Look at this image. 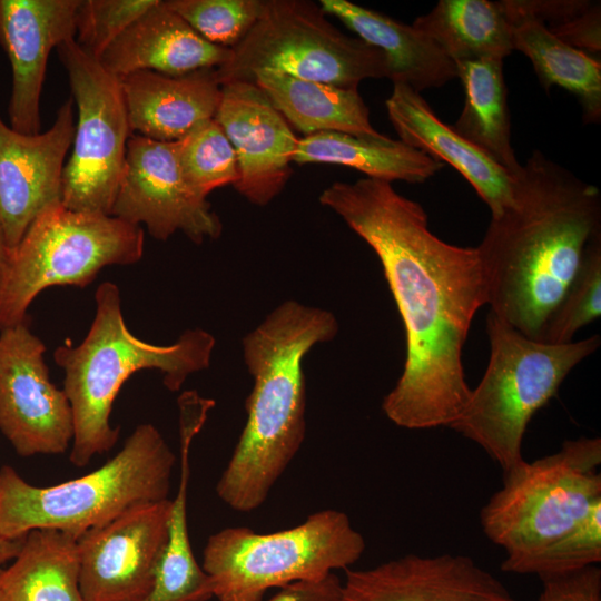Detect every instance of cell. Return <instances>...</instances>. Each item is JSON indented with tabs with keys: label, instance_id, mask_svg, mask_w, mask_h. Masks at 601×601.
I'll return each mask as SVG.
<instances>
[{
	"label": "cell",
	"instance_id": "obj_28",
	"mask_svg": "<svg viewBox=\"0 0 601 601\" xmlns=\"http://www.w3.org/2000/svg\"><path fill=\"white\" fill-rule=\"evenodd\" d=\"M455 66L464 89V105L452 127L513 176L521 164L511 144L502 60H471Z\"/></svg>",
	"mask_w": 601,
	"mask_h": 601
},
{
	"label": "cell",
	"instance_id": "obj_19",
	"mask_svg": "<svg viewBox=\"0 0 601 601\" xmlns=\"http://www.w3.org/2000/svg\"><path fill=\"white\" fill-rule=\"evenodd\" d=\"M385 107L400 140L452 166L487 205L491 216L500 215L511 203L512 176L444 124L420 92L393 83Z\"/></svg>",
	"mask_w": 601,
	"mask_h": 601
},
{
	"label": "cell",
	"instance_id": "obj_40",
	"mask_svg": "<svg viewBox=\"0 0 601 601\" xmlns=\"http://www.w3.org/2000/svg\"><path fill=\"white\" fill-rule=\"evenodd\" d=\"M0 601H6L1 593H0Z\"/></svg>",
	"mask_w": 601,
	"mask_h": 601
},
{
	"label": "cell",
	"instance_id": "obj_5",
	"mask_svg": "<svg viewBox=\"0 0 601 601\" xmlns=\"http://www.w3.org/2000/svg\"><path fill=\"white\" fill-rule=\"evenodd\" d=\"M176 456L160 432L138 425L105 465L52 486H35L14 469L0 470V535L22 539L55 529L79 539L138 504L168 500Z\"/></svg>",
	"mask_w": 601,
	"mask_h": 601
},
{
	"label": "cell",
	"instance_id": "obj_34",
	"mask_svg": "<svg viewBox=\"0 0 601 601\" xmlns=\"http://www.w3.org/2000/svg\"><path fill=\"white\" fill-rule=\"evenodd\" d=\"M157 0H80L75 40L99 59L107 48Z\"/></svg>",
	"mask_w": 601,
	"mask_h": 601
},
{
	"label": "cell",
	"instance_id": "obj_30",
	"mask_svg": "<svg viewBox=\"0 0 601 601\" xmlns=\"http://www.w3.org/2000/svg\"><path fill=\"white\" fill-rule=\"evenodd\" d=\"M176 144L181 174L199 195L238 181L235 150L215 119L197 125Z\"/></svg>",
	"mask_w": 601,
	"mask_h": 601
},
{
	"label": "cell",
	"instance_id": "obj_36",
	"mask_svg": "<svg viewBox=\"0 0 601 601\" xmlns=\"http://www.w3.org/2000/svg\"><path fill=\"white\" fill-rule=\"evenodd\" d=\"M542 582L538 601H601V570L597 565Z\"/></svg>",
	"mask_w": 601,
	"mask_h": 601
},
{
	"label": "cell",
	"instance_id": "obj_3",
	"mask_svg": "<svg viewBox=\"0 0 601 601\" xmlns=\"http://www.w3.org/2000/svg\"><path fill=\"white\" fill-rule=\"evenodd\" d=\"M336 316L294 299L274 308L243 338L254 386L246 423L216 492L233 510L250 512L268 497L306 433L304 357L338 333Z\"/></svg>",
	"mask_w": 601,
	"mask_h": 601
},
{
	"label": "cell",
	"instance_id": "obj_35",
	"mask_svg": "<svg viewBox=\"0 0 601 601\" xmlns=\"http://www.w3.org/2000/svg\"><path fill=\"white\" fill-rule=\"evenodd\" d=\"M533 14L559 39L583 52L601 50L600 3L581 0H541Z\"/></svg>",
	"mask_w": 601,
	"mask_h": 601
},
{
	"label": "cell",
	"instance_id": "obj_7",
	"mask_svg": "<svg viewBox=\"0 0 601 601\" xmlns=\"http://www.w3.org/2000/svg\"><path fill=\"white\" fill-rule=\"evenodd\" d=\"M600 465V437H580L504 473L480 512L484 534L505 552L502 571L518 574L583 520L601 499Z\"/></svg>",
	"mask_w": 601,
	"mask_h": 601
},
{
	"label": "cell",
	"instance_id": "obj_20",
	"mask_svg": "<svg viewBox=\"0 0 601 601\" xmlns=\"http://www.w3.org/2000/svg\"><path fill=\"white\" fill-rule=\"evenodd\" d=\"M230 56L231 49L206 41L165 0H157L98 60L117 77L136 71L181 76L218 68Z\"/></svg>",
	"mask_w": 601,
	"mask_h": 601
},
{
	"label": "cell",
	"instance_id": "obj_8",
	"mask_svg": "<svg viewBox=\"0 0 601 601\" xmlns=\"http://www.w3.org/2000/svg\"><path fill=\"white\" fill-rule=\"evenodd\" d=\"M365 546L347 514L328 509L273 533L223 529L209 536L201 568L217 601H264L272 588L321 582L334 570L349 569Z\"/></svg>",
	"mask_w": 601,
	"mask_h": 601
},
{
	"label": "cell",
	"instance_id": "obj_29",
	"mask_svg": "<svg viewBox=\"0 0 601 601\" xmlns=\"http://www.w3.org/2000/svg\"><path fill=\"white\" fill-rule=\"evenodd\" d=\"M454 62L502 60L513 51L501 1L440 0L412 23Z\"/></svg>",
	"mask_w": 601,
	"mask_h": 601
},
{
	"label": "cell",
	"instance_id": "obj_21",
	"mask_svg": "<svg viewBox=\"0 0 601 601\" xmlns=\"http://www.w3.org/2000/svg\"><path fill=\"white\" fill-rule=\"evenodd\" d=\"M215 69L181 76L136 71L119 77L132 132L171 142L214 119L221 98Z\"/></svg>",
	"mask_w": 601,
	"mask_h": 601
},
{
	"label": "cell",
	"instance_id": "obj_37",
	"mask_svg": "<svg viewBox=\"0 0 601 601\" xmlns=\"http://www.w3.org/2000/svg\"><path fill=\"white\" fill-rule=\"evenodd\" d=\"M339 581L329 577L321 582H297L282 589L267 601H336Z\"/></svg>",
	"mask_w": 601,
	"mask_h": 601
},
{
	"label": "cell",
	"instance_id": "obj_26",
	"mask_svg": "<svg viewBox=\"0 0 601 601\" xmlns=\"http://www.w3.org/2000/svg\"><path fill=\"white\" fill-rule=\"evenodd\" d=\"M293 164H328L354 168L367 178L421 184L435 176L443 164L401 140L382 134L318 132L303 138Z\"/></svg>",
	"mask_w": 601,
	"mask_h": 601
},
{
	"label": "cell",
	"instance_id": "obj_14",
	"mask_svg": "<svg viewBox=\"0 0 601 601\" xmlns=\"http://www.w3.org/2000/svg\"><path fill=\"white\" fill-rule=\"evenodd\" d=\"M170 500L132 506L78 539L83 601H144L168 532Z\"/></svg>",
	"mask_w": 601,
	"mask_h": 601
},
{
	"label": "cell",
	"instance_id": "obj_12",
	"mask_svg": "<svg viewBox=\"0 0 601 601\" xmlns=\"http://www.w3.org/2000/svg\"><path fill=\"white\" fill-rule=\"evenodd\" d=\"M110 215L134 225H145L151 237L167 240L176 231L193 243L217 239L223 231L219 216L207 197L185 180L176 141H158L132 134Z\"/></svg>",
	"mask_w": 601,
	"mask_h": 601
},
{
	"label": "cell",
	"instance_id": "obj_39",
	"mask_svg": "<svg viewBox=\"0 0 601 601\" xmlns=\"http://www.w3.org/2000/svg\"><path fill=\"white\" fill-rule=\"evenodd\" d=\"M11 254H12V250L8 246L3 227L0 221V289L2 287L4 277L9 267Z\"/></svg>",
	"mask_w": 601,
	"mask_h": 601
},
{
	"label": "cell",
	"instance_id": "obj_6",
	"mask_svg": "<svg viewBox=\"0 0 601 601\" xmlns=\"http://www.w3.org/2000/svg\"><path fill=\"white\" fill-rule=\"evenodd\" d=\"M486 331L490 358L484 375L450 427L481 446L505 473L524 461L521 446L532 416L556 395L572 368L597 351L601 338L548 344L524 336L491 312Z\"/></svg>",
	"mask_w": 601,
	"mask_h": 601
},
{
	"label": "cell",
	"instance_id": "obj_31",
	"mask_svg": "<svg viewBox=\"0 0 601 601\" xmlns=\"http://www.w3.org/2000/svg\"><path fill=\"white\" fill-rule=\"evenodd\" d=\"M601 314V236L588 245L580 267L549 315L539 342L560 345Z\"/></svg>",
	"mask_w": 601,
	"mask_h": 601
},
{
	"label": "cell",
	"instance_id": "obj_24",
	"mask_svg": "<svg viewBox=\"0 0 601 601\" xmlns=\"http://www.w3.org/2000/svg\"><path fill=\"white\" fill-rule=\"evenodd\" d=\"M501 4L511 24L513 50L530 59L542 87L568 90L581 105L584 122H600V61L559 39L542 21L522 12L514 0Z\"/></svg>",
	"mask_w": 601,
	"mask_h": 601
},
{
	"label": "cell",
	"instance_id": "obj_10",
	"mask_svg": "<svg viewBox=\"0 0 601 601\" xmlns=\"http://www.w3.org/2000/svg\"><path fill=\"white\" fill-rule=\"evenodd\" d=\"M262 70L343 88H357L366 79H390L383 51L343 33L319 4L308 0H263L252 29L215 69L220 86L253 81Z\"/></svg>",
	"mask_w": 601,
	"mask_h": 601
},
{
	"label": "cell",
	"instance_id": "obj_17",
	"mask_svg": "<svg viewBox=\"0 0 601 601\" xmlns=\"http://www.w3.org/2000/svg\"><path fill=\"white\" fill-rule=\"evenodd\" d=\"M80 0H0V45L11 67L10 127L40 132V100L50 52L75 38Z\"/></svg>",
	"mask_w": 601,
	"mask_h": 601
},
{
	"label": "cell",
	"instance_id": "obj_9",
	"mask_svg": "<svg viewBox=\"0 0 601 601\" xmlns=\"http://www.w3.org/2000/svg\"><path fill=\"white\" fill-rule=\"evenodd\" d=\"M144 244L141 226L118 217L62 203L45 208L12 250L0 289V329L29 319V306L48 287H85L106 266L136 264Z\"/></svg>",
	"mask_w": 601,
	"mask_h": 601
},
{
	"label": "cell",
	"instance_id": "obj_11",
	"mask_svg": "<svg viewBox=\"0 0 601 601\" xmlns=\"http://www.w3.org/2000/svg\"><path fill=\"white\" fill-rule=\"evenodd\" d=\"M77 106L72 151L62 175V205L110 215L134 134L119 77L75 38L57 48Z\"/></svg>",
	"mask_w": 601,
	"mask_h": 601
},
{
	"label": "cell",
	"instance_id": "obj_27",
	"mask_svg": "<svg viewBox=\"0 0 601 601\" xmlns=\"http://www.w3.org/2000/svg\"><path fill=\"white\" fill-rule=\"evenodd\" d=\"M6 601H83L78 539L55 529H37L22 539L7 569H0Z\"/></svg>",
	"mask_w": 601,
	"mask_h": 601
},
{
	"label": "cell",
	"instance_id": "obj_25",
	"mask_svg": "<svg viewBox=\"0 0 601 601\" xmlns=\"http://www.w3.org/2000/svg\"><path fill=\"white\" fill-rule=\"evenodd\" d=\"M253 81L289 126L305 136L318 132L377 135L357 88H343L292 77L273 70L255 73Z\"/></svg>",
	"mask_w": 601,
	"mask_h": 601
},
{
	"label": "cell",
	"instance_id": "obj_2",
	"mask_svg": "<svg viewBox=\"0 0 601 601\" xmlns=\"http://www.w3.org/2000/svg\"><path fill=\"white\" fill-rule=\"evenodd\" d=\"M598 236L599 188L533 150L512 176L511 203L491 216L476 247L491 313L539 341Z\"/></svg>",
	"mask_w": 601,
	"mask_h": 601
},
{
	"label": "cell",
	"instance_id": "obj_22",
	"mask_svg": "<svg viewBox=\"0 0 601 601\" xmlns=\"http://www.w3.org/2000/svg\"><path fill=\"white\" fill-rule=\"evenodd\" d=\"M326 14L341 20L366 43L385 55L390 80L416 92L439 88L457 78L455 63L423 32L347 0H321Z\"/></svg>",
	"mask_w": 601,
	"mask_h": 601
},
{
	"label": "cell",
	"instance_id": "obj_18",
	"mask_svg": "<svg viewBox=\"0 0 601 601\" xmlns=\"http://www.w3.org/2000/svg\"><path fill=\"white\" fill-rule=\"evenodd\" d=\"M345 571L337 601H520L495 575L461 554H407Z\"/></svg>",
	"mask_w": 601,
	"mask_h": 601
},
{
	"label": "cell",
	"instance_id": "obj_23",
	"mask_svg": "<svg viewBox=\"0 0 601 601\" xmlns=\"http://www.w3.org/2000/svg\"><path fill=\"white\" fill-rule=\"evenodd\" d=\"M180 472L170 514L165 551L157 568L152 589L144 601H208L213 598L208 575L197 563L190 545L187 523L189 451L214 402L196 392L179 397Z\"/></svg>",
	"mask_w": 601,
	"mask_h": 601
},
{
	"label": "cell",
	"instance_id": "obj_15",
	"mask_svg": "<svg viewBox=\"0 0 601 601\" xmlns=\"http://www.w3.org/2000/svg\"><path fill=\"white\" fill-rule=\"evenodd\" d=\"M72 99L57 111L52 126L27 135L0 116V221L13 250L33 219L62 201V175L75 135Z\"/></svg>",
	"mask_w": 601,
	"mask_h": 601
},
{
	"label": "cell",
	"instance_id": "obj_4",
	"mask_svg": "<svg viewBox=\"0 0 601 601\" xmlns=\"http://www.w3.org/2000/svg\"><path fill=\"white\" fill-rule=\"evenodd\" d=\"M96 313L78 345L58 346L53 358L65 372L63 392L73 416L70 462L85 466L117 442L119 427L110 424L114 401L122 384L147 368L162 374L164 385L178 391L188 376L206 370L215 347L214 336L201 329L185 331L171 345H155L127 327L120 290L111 282L95 293Z\"/></svg>",
	"mask_w": 601,
	"mask_h": 601
},
{
	"label": "cell",
	"instance_id": "obj_38",
	"mask_svg": "<svg viewBox=\"0 0 601 601\" xmlns=\"http://www.w3.org/2000/svg\"><path fill=\"white\" fill-rule=\"evenodd\" d=\"M22 539L10 540L0 535V565L16 558L21 548Z\"/></svg>",
	"mask_w": 601,
	"mask_h": 601
},
{
	"label": "cell",
	"instance_id": "obj_13",
	"mask_svg": "<svg viewBox=\"0 0 601 601\" xmlns=\"http://www.w3.org/2000/svg\"><path fill=\"white\" fill-rule=\"evenodd\" d=\"M45 353L29 319L0 329V431L21 456L65 453L73 439L69 400Z\"/></svg>",
	"mask_w": 601,
	"mask_h": 601
},
{
	"label": "cell",
	"instance_id": "obj_1",
	"mask_svg": "<svg viewBox=\"0 0 601 601\" xmlns=\"http://www.w3.org/2000/svg\"><path fill=\"white\" fill-rule=\"evenodd\" d=\"M318 201L375 252L404 324V368L383 412L408 430L450 427L471 395L462 353L486 304L476 247L439 238L422 205L386 180L335 181Z\"/></svg>",
	"mask_w": 601,
	"mask_h": 601
},
{
	"label": "cell",
	"instance_id": "obj_16",
	"mask_svg": "<svg viewBox=\"0 0 601 601\" xmlns=\"http://www.w3.org/2000/svg\"><path fill=\"white\" fill-rule=\"evenodd\" d=\"M214 119L236 154L235 189L254 205L269 204L293 175L298 138L292 127L253 81L223 83Z\"/></svg>",
	"mask_w": 601,
	"mask_h": 601
},
{
	"label": "cell",
	"instance_id": "obj_32",
	"mask_svg": "<svg viewBox=\"0 0 601 601\" xmlns=\"http://www.w3.org/2000/svg\"><path fill=\"white\" fill-rule=\"evenodd\" d=\"M206 41L233 49L258 19L263 0H165Z\"/></svg>",
	"mask_w": 601,
	"mask_h": 601
},
{
	"label": "cell",
	"instance_id": "obj_33",
	"mask_svg": "<svg viewBox=\"0 0 601 601\" xmlns=\"http://www.w3.org/2000/svg\"><path fill=\"white\" fill-rule=\"evenodd\" d=\"M601 562V499L583 520L534 559L518 574H535L542 581L570 574Z\"/></svg>",
	"mask_w": 601,
	"mask_h": 601
}]
</instances>
